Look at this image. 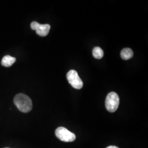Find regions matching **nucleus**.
<instances>
[{
    "mask_svg": "<svg viewBox=\"0 0 148 148\" xmlns=\"http://www.w3.org/2000/svg\"><path fill=\"white\" fill-rule=\"evenodd\" d=\"M14 103L17 108L22 112L27 113L32 110V99L23 93L16 95L14 98Z\"/></svg>",
    "mask_w": 148,
    "mask_h": 148,
    "instance_id": "1",
    "label": "nucleus"
},
{
    "mask_svg": "<svg viewBox=\"0 0 148 148\" xmlns=\"http://www.w3.org/2000/svg\"><path fill=\"white\" fill-rule=\"evenodd\" d=\"M120 104V98L116 93L112 92L106 97V107L108 111L114 112L116 111Z\"/></svg>",
    "mask_w": 148,
    "mask_h": 148,
    "instance_id": "2",
    "label": "nucleus"
},
{
    "mask_svg": "<svg viewBox=\"0 0 148 148\" xmlns=\"http://www.w3.org/2000/svg\"><path fill=\"white\" fill-rule=\"evenodd\" d=\"M56 136L64 142H72L76 139L75 134L63 127H59L56 129Z\"/></svg>",
    "mask_w": 148,
    "mask_h": 148,
    "instance_id": "3",
    "label": "nucleus"
},
{
    "mask_svg": "<svg viewBox=\"0 0 148 148\" xmlns=\"http://www.w3.org/2000/svg\"><path fill=\"white\" fill-rule=\"evenodd\" d=\"M66 78L69 81V84L74 88L80 90L83 87V82L79 77L77 73L74 70H71L66 74Z\"/></svg>",
    "mask_w": 148,
    "mask_h": 148,
    "instance_id": "4",
    "label": "nucleus"
},
{
    "mask_svg": "<svg viewBox=\"0 0 148 148\" xmlns=\"http://www.w3.org/2000/svg\"><path fill=\"white\" fill-rule=\"evenodd\" d=\"M31 27L34 30H35L37 35L41 36H47L51 29L49 24H40L37 21H33L31 23Z\"/></svg>",
    "mask_w": 148,
    "mask_h": 148,
    "instance_id": "5",
    "label": "nucleus"
},
{
    "mask_svg": "<svg viewBox=\"0 0 148 148\" xmlns=\"http://www.w3.org/2000/svg\"><path fill=\"white\" fill-rule=\"evenodd\" d=\"M16 59L9 55L5 56L1 61V64L5 67H10L16 62Z\"/></svg>",
    "mask_w": 148,
    "mask_h": 148,
    "instance_id": "6",
    "label": "nucleus"
},
{
    "mask_svg": "<svg viewBox=\"0 0 148 148\" xmlns=\"http://www.w3.org/2000/svg\"><path fill=\"white\" fill-rule=\"evenodd\" d=\"M133 56V51L129 48H126L122 50L121 57L123 60H128L131 58Z\"/></svg>",
    "mask_w": 148,
    "mask_h": 148,
    "instance_id": "7",
    "label": "nucleus"
},
{
    "mask_svg": "<svg viewBox=\"0 0 148 148\" xmlns=\"http://www.w3.org/2000/svg\"><path fill=\"white\" fill-rule=\"evenodd\" d=\"M92 54H93V56L95 59H97L102 58V57L104 56L103 51L101 48L99 47H96L93 49Z\"/></svg>",
    "mask_w": 148,
    "mask_h": 148,
    "instance_id": "8",
    "label": "nucleus"
},
{
    "mask_svg": "<svg viewBox=\"0 0 148 148\" xmlns=\"http://www.w3.org/2000/svg\"><path fill=\"white\" fill-rule=\"evenodd\" d=\"M106 148H118L117 147H116V146H112V145H111V146H109V147H106Z\"/></svg>",
    "mask_w": 148,
    "mask_h": 148,
    "instance_id": "9",
    "label": "nucleus"
},
{
    "mask_svg": "<svg viewBox=\"0 0 148 148\" xmlns=\"http://www.w3.org/2000/svg\"></svg>",
    "mask_w": 148,
    "mask_h": 148,
    "instance_id": "10",
    "label": "nucleus"
}]
</instances>
